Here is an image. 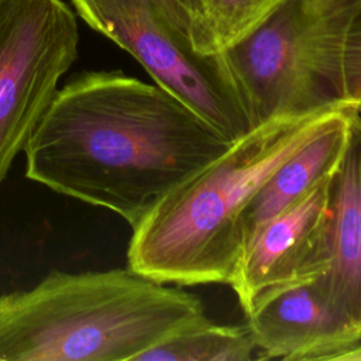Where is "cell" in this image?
<instances>
[{"label":"cell","mask_w":361,"mask_h":361,"mask_svg":"<svg viewBox=\"0 0 361 361\" xmlns=\"http://www.w3.org/2000/svg\"><path fill=\"white\" fill-rule=\"evenodd\" d=\"M316 279L275 288L251 300L244 313L258 358L337 360L361 341V334L327 305Z\"/></svg>","instance_id":"obj_8"},{"label":"cell","mask_w":361,"mask_h":361,"mask_svg":"<svg viewBox=\"0 0 361 361\" xmlns=\"http://www.w3.org/2000/svg\"><path fill=\"white\" fill-rule=\"evenodd\" d=\"M283 0H188L195 48L219 55L251 32Z\"/></svg>","instance_id":"obj_12"},{"label":"cell","mask_w":361,"mask_h":361,"mask_svg":"<svg viewBox=\"0 0 361 361\" xmlns=\"http://www.w3.org/2000/svg\"><path fill=\"white\" fill-rule=\"evenodd\" d=\"M358 110H360V111H361V107H360V109H358Z\"/></svg>","instance_id":"obj_16"},{"label":"cell","mask_w":361,"mask_h":361,"mask_svg":"<svg viewBox=\"0 0 361 361\" xmlns=\"http://www.w3.org/2000/svg\"><path fill=\"white\" fill-rule=\"evenodd\" d=\"M327 269L316 279L327 305L361 334V111L333 172L329 200Z\"/></svg>","instance_id":"obj_9"},{"label":"cell","mask_w":361,"mask_h":361,"mask_svg":"<svg viewBox=\"0 0 361 361\" xmlns=\"http://www.w3.org/2000/svg\"><path fill=\"white\" fill-rule=\"evenodd\" d=\"M180 1H182V3H183L186 7H188V0H180ZM188 10H189V8H188Z\"/></svg>","instance_id":"obj_15"},{"label":"cell","mask_w":361,"mask_h":361,"mask_svg":"<svg viewBox=\"0 0 361 361\" xmlns=\"http://www.w3.org/2000/svg\"><path fill=\"white\" fill-rule=\"evenodd\" d=\"M341 100L361 107V7L354 14L341 52Z\"/></svg>","instance_id":"obj_13"},{"label":"cell","mask_w":361,"mask_h":361,"mask_svg":"<svg viewBox=\"0 0 361 361\" xmlns=\"http://www.w3.org/2000/svg\"><path fill=\"white\" fill-rule=\"evenodd\" d=\"M257 345L247 324H216L209 317L154 345L137 361H250Z\"/></svg>","instance_id":"obj_11"},{"label":"cell","mask_w":361,"mask_h":361,"mask_svg":"<svg viewBox=\"0 0 361 361\" xmlns=\"http://www.w3.org/2000/svg\"><path fill=\"white\" fill-rule=\"evenodd\" d=\"M206 317L195 295L130 267L52 271L0 296V361H137Z\"/></svg>","instance_id":"obj_3"},{"label":"cell","mask_w":361,"mask_h":361,"mask_svg":"<svg viewBox=\"0 0 361 361\" xmlns=\"http://www.w3.org/2000/svg\"><path fill=\"white\" fill-rule=\"evenodd\" d=\"M231 142L158 85L120 71L82 72L58 89L35 127L25 176L134 227Z\"/></svg>","instance_id":"obj_1"},{"label":"cell","mask_w":361,"mask_h":361,"mask_svg":"<svg viewBox=\"0 0 361 361\" xmlns=\"http://www.w3.org/2000/svg\"><path fill=\"white\" fill-rule=\"evenodd\" d=\"M357 110L355 106H348L344 113L281 164L258 189L243 217L245 243L258 227L296 203L336 171L347 145L350 120Z\"/></svg>","instance_id":"obj_10"},{"label":"cell","mask_w":361,"mask_h":361,"mask_svg":"<svg viewBox=\"0 0 361 361\" xmlns=\"http://www.w3.org/2000/svg\"><path fill=\"white\" fill-rule=\"evenodd\" d=\"M361 0H283L223 54L252 127L341 100V52Z\"/></svg>","instance_id":"obj_4"},{"label":"cell","mask_w":361,"mask_h":361,"mask_svg":"<svg viewBox=\"0 0 361 361\" xmlns=\"http://www.w3.org/2000/svg\"><path fill=\"white\" fill-rule=\"evenodd\" d=\"M96 32L128 52L155 80L206 123L235 141L252 121L224 54H200L180 0H71Z\"/></svg>","instance_id":"obj_5"},{"label":"cell","mask_w":361,"mask_h":361,"mask_svg":"<svg viewBox=\"0 0 361 361\" xmlns=\"http://www.w3.org/2000/svg\"><path fill=\"white\" fill-rule=\"evenodd\" d=\"M63 0H0V186L79 56Z\"/></svg>","instance_id":"obj_6"},{"label":"cell","mask_w":361,"mask_h":361,"mask_svg":"<svg viewBox=\"0 0 361 361\" xmlns=\"http://www.w3.org/2000/svg\"><path fill=\"white\" fill-rule=\"evenodd\" d=\"M331 176L322 179L247 240L228 282L243 310L262 292L316 279L327 269Z\"/></svg>","instance_id":"obj_7"},{"label":"cell","mask_w":361,"mask_h":361,"mask_svg":"<svg viewBox=\"0 0 361 361\" xmlns=\"http://www.w3.org/2000/svg\"><path fill=\"white\" fill-rule=\"evenodd\" d=\"M337 360H347V361H361V341L345 350L338 355Z\"/></svg>","instance_id":"obj_14"},{"label":"cell","mask_w":361,"mask_h":361,"mask_svg":"<svg viewBox=\"0 0 361 361\" xmlns=\"http://www.w3.org/2000/svg\"><path fill=\"white\" fill-rule=\"evenodd\" d=\"M350 103L272 117L168 190L133 227L128 267L162 283H228L245 238L244 212L290 155Z\"/></svg>","instance_id":"obj_2"}]
</instances>
